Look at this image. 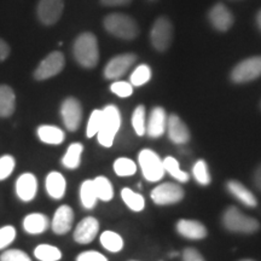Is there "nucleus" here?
I'll return each instance as SVG.
<instances>
[{
	"label": "nucleus",
	"mask_w": 261,
	"mask_h": 261,
	"mask_svg": "<svg viewBox=\"0 0 261 261\" xmlns=\"http://www.w3.org/2000/svg\"><path fill=\"white\" fill-rule=\"evenodd\" d=\"M114 171L119 177H132L137 172V165L130 159L120 158L114 162Z\"/></svg>",
	"instance_id": "obj_33"
},
{
	"label": "nucleus",
	"mask_w": 261,
	"mask_h": 261,
	"mask_svg": "<svg viewBox=\"0 0 261 261\" xmlns=\"http://www.w3.org/2000/svg\"><path fill=\"white\" fill-rule=\"evenodd\" d=\"M182 261H205L202 254L195 248H185L182 252Z\"/></svg>",
	"instance_id": "obj_42"
},
{
	"label": "nucleus",
	"mask_w": 261,
	"mask_h": 261,
	"mask_svg": "<svg viewBox=\"0 0 261 261\" xmlns=\"http://www.w3.org/2000/svg\"><path fill=\"white\" fill-rule=\"evenodd\" d=\"M34 255L40 261H58L62 257L61 250L50 244H40L35 248Z\"/></svg>",
	"instance_id": "obj_31"
},
{
	"label": "nucleus",
	"mask_w": 261,
	"mask_h": 261,
	"mask_svg": "<svg viewBox=\"0 0 261 261\" xmlns=\"http://www.w3.org/2000/svg\"><path fill=\"white\" fill-rule=\"evenodd\" d=\"M150 79H151V69H150V67L146 64H140L130 75V85L132 86H143Z\"/></svg>",
	"instance_id": "obj_35"
},
{
	"label": "nucleus",
	"mask_w": 261,
	"mask_h": 261,
	"mask_svg": "<svg viewBox=\"0 0 261 261\" xmlns=\"http://www.w3.org/2000/svg\"><path fill=\"white\" fill-rule=\"evenodd\" d=\"M167 133L169 139L174 144H187L190 140V130L182 120L175 114L168 116L167 119Z\"/></svg>",
	"instance_id": "obj_15"
},
{
	"label": "nucleus",
	"mask_w": 261,
	"mask_h": 261,
	"mask_svg": "<svg viewBox=\"0 0 261 261\" xmlns=\"http://www.w3.org/2000/svg\"><path fill=\"white\" fill-rule=\"evenodd\" d=\"M150 2H156V0H150Z\"/></svg>",
	"instance_id": "obj_48"
},
{
	"label": "nucleus",
	"mask_w": 261,
	"mask_h": 261,
	"mask_svg": "<svg viewBox=\"0 0 261 261\" xmlns=\"http://www.w3.org/2000/svg\"><path fill=\"white\" fill-rule=\"evenodd\" d=\"M178 233L189 240H203L207 237V228L201 221L180 219L175 225Z\"/></svg>",
	"instance_id": "obj_19"
},
{
	"label": "nucleus",
	"mask_w": 261,
	"mask_h": 261,
	"mask_svg": "<svg viewBox=\"0 0 261 261\" xmlns=\"http://www.w3.org/2000/svg\"><path fill=\"white\" fill-rule=\"evenodd\" d=\"M139 167L142 169L143 177L150 182L161 180L165 175L163 161L155 151L150 149H144L138 155Z\"/></svg>",
	"instance_id": "obj_5"
},
{
	"label": "nucleus",
	"mask_w": 261,
	"mask_h": 261,
	"mask_svg": "<svg viewBox=\"0 0 261 261\" xmlns=\"http://www.w3.org/2000/svg\"><path fill=\"white\" fill-rule=\"evenodd\" d=\"M0 261H32L31 257L19 249H9L0 255Z\"/></svg>",
	"instance_id": "obj_40"
},
{
	"label": "nucleus",
	"mask_w": 261,
	"mask_h": 261,
	"mask_svg": "<svg viewBox=\"0 0 261 261\" xmlns=\"http://www.w3.org/2000/svg\"><path fill=\"white\" fill-rule=\"evenodd\" d=\"M254 184L261 191V165L256 168L255 173H254Z\"/></svg>",
	"instance_id": "obj_45"
},
{
	"label": "nucleus",
	"mask_w": 261,
	"mask_h": 261,
	"mask_svg": "<svg viewBox=\"0 0 261 261\" xmlns=\"http://www.w3.org/2000/svg\"><path fill=\"white\" fill-rule=\"evenodd\" d=\"M100 244L109 252L117 253L123 248V240L119 233L114 231H104L100 234Z\"/></svg>",
	"instance_id": "obj_30"
},
{
	"label": "nucleus",
	"mask_w": 261,
	"mask_h": 261,
	"mask_svg": "<svg viewBox=\"0 0 261 261\" xmlns=\"http://www.w3.org/2000/svg\"><path fill=\"white\" fill-rule=\"evenodd\" d=\"M137 56L135 54H123L115 56L106 65L104 76L107 79H119L129 70V68L136 63Z\"/></svg>",
	"instance_id": "obj_12"
},
{
	"label": "nucleus",
	"mask_w": 261,
	"mask_h": 261,
	"mask_svg": "<svg viewBox=\"0 0 261 261\" xmlns=\"http://www.w3.org/2000/svg\"><path fill=\"white\" fill-rule=\"evenodd\" d=\"M146 112L144 106H138L135 109L132 115V126L135 132L138 135L139 137L145 135L146 130Z\"/></svg>",
	"instance_id": "obj_34"
},
{
	"label": "nucleus",
	"mask_w": 261,
	"mask_h": 261,
	"mask_svg": "<svg viewBox=\"0 0 261 261\" xmlns=\"http://www.w3.org/2000/svg\"><path fill=\"white\" fill-rule=\"evenodd\" d=\"M94 189H96L97 198L100 201L108 202L113 200L114 188L110 180L106 177H97L93 179Z\"/></svg>",
	"instance_id": "obj_29"
},
{
	"label": "nucleus",
	"mask_w": 261,
	"mask_h": 261,
	"mask_svg": "<svg viewBox=\"0 0 261 261\" xmlns=\"http://www.w3.org/2000/svg\"><path fill=\"white\" fill-rule=\"evenodd\" d=\"M184 189L175 182H162L151 191V200L158 205L175 204L184 198Z\"/></svg>",
	"instance_id": "obj_6"
},
{
	"label": "nucleus",
	"mask_w": 261,
	"mask_h": 261,
	"mask_svg": "<svg viewBox=\"0 0 261 261\" xmlns=\"http://www.w3.org/2000/svg\"><path fill=\"white\" fill-rule=\"evenodd\" d=\"M104 28L114 37L123 40H133L139 34L137 22L130 16L123 14H112L104 18Z\"/></svg>",
	"instance_id": "obj_3"
},
{
	"label": "nucleus",
	"mask_w": 261,
	"mask_h": 261,
	"mask_svg": "<svg viewBox=\"0 0 261 261\" xmlns=\"http://www.w3.org/2000/svg\"><path fill=\"white\" fill-rule=\"evenodd\" d=\"M121 197L130 211L142 212L145 208V198L140 194H137V192L130 190L129 188L122 189Z\"/></svg>",
	"instance_id": "obj_28"
},
{
	"label": "nucleus",
	"mask_w": 261,
	"mask_h": 261,
	"mask_svg": "<svg viewBox=\"0 0 261 261\" xmlns=\"http://www.w3.org/2000/svg\"><path fill=\"white\" fill-rule=\"evenodd\" d=\"M103 5L108 6H117V5H126L130 0H100Z\"/></svg>",
	"instance_id": "obj_44"
},
{
	"label": "nucleus",
	"mask_w": 261,
	"mask_h": 261,
	"mask_svg": "<svg viewBox=\"0 0 261 261\" xmlns=\"http://www.w3.org/2000/svg\"><path fill=\"white\" fill-rule=\"evenodd\" d=\"M74 57L81 67L94 68L99 60L97 38L92 33H83L74 42Z\"/></svg>",
	"instance_id": "obj_1"
},
{
	"label": "nucleus",
	"mask_w": 261,
	"mask_h": 261,
	"mask_svg": "<svg viewBox=\"0 0 261 261\" xmlns=\"http://www.w3.org/2000/svg\"><path fill=\"white\" fill-rule=\"evenodd\" d=\"M210 21L213 27L217 31L226 32L231 28L233 23L232 14L228 11V9L223 4H217L211 9L210 14H208Z\"/></svg>",
	"instance_id": "obj_17"
},
{
	"label": "nucleus",
	"mask_w": 261,
	"mask_h": 261,
	"mask_svg": "<svg viewBox=\"0 0 261 261\" xmlns=\"http://www.w3.org/2000/svg\"><path fill=\"white\" fill-rule=\"evenodd\" d=\"M84 146L80 143H73L69 148H68L67 152L62 159V163L65 168L68 169H75L80 166L81 162V155H83Z\"/></svg>",
	"instance_id": "obj_25"
},
{
	"label": "nucleus",
	"mask_w": 261,
	"mask_h": 261,
	"mask_svg": "<svg viewBox=\"0 0 261 261\" xmlns=\"http://www.w3.org/2000/svg\"><path fill=\"white\" fill-rule=\"evenodd\" d=\"M64 63V55L62 52H51L37 67V69L34 71V79L42 81L54 77L55 75L60 74L63 70Z\"/></svg>",
	"instance_id": "obj_9"
},
{
	"label": "nucleus",
	"mask_w": 261,
	"mask_h": 261,
	"mask_svg": "<svg viewBox=\"0 0 261 261\" xmlns=\"http://www.w3.org/2000/svg\"><path fill=\"white\" fill-rule=\"evenodd\" d=\"M74 223V212L69 205L63 204L56 211L52 219L51 227L56 234H65L69 232Z\"/></svg>",
	"instance_id": "obj_16"
},
{
	"label": "nucleus",
	"mask_w": 261,
	"mask_h": 261,
	"mask_svg": "<svg viewBox=\"0 0 261 261\" xmlns=\"http://www.w3.org/2000/svg\"><path fill=\"white\" fill-rule=\"evenodd\" d=\"M16 237V230L14 226H4L0 228V249H4L14 242Z\"/></svg>",
	"instance_id": "obj_39"
},
{
	"label": "nucleus",
	"mask_w": 261,
	"mask_h": 261,
	"mask_svg": "<svg viewBox=\"0 0 261 261\" xmlns=\"http://www.w3.org/2000/svg\"><path fill=\"white\" fill-rule=\"evenodd\" d=\"M163 161V168H165V172L168 173L171 177H173L175 180L179 182H187L189 181V174L187 172H184L179 166V162L177 159L172 158V156H167Z\"/></svg>",
	"instance_id": "obj_26"
},
{
	"label": "nucleus",
	"mask_w": 261,
	"mask_h": 261,
	"mask_svg": "<svg viewBox=\"0 0 261 261\" xmlns=\"http://www.w3.org/2000/svg\"><path fill=\"white\" fill-rule=\"evenodd\" d=\"M67 189V181L60 172H51L46 177V191L55 200L63 198Z\"/></svg>",
	"instance_id": "obj_22"
},
{
	"label": "nucleus",
	"mask_w": 261,
	"mask_h": 261,
	"mask_svg": "<svg viewBox=\"0 0 261 261\" xmlns=\"http://www.w3.org/2000/svg\"><path fill=\"white\" fill-rule=\"evenodd\" d=\"M10 52H11V48H10L8 42L0 38V62L5 61L9 57Z\"/></svg>",
	"instance_id": "obj_43"
},
{
	"label": "nucleus",
	"mask_w": 261,
	"mask_h": 261,
	"mask_svg": "<svg viewBox=\"0 0 261 261\" xmlns=\"http://www.w3.org/2000/svg\"><path fill=\"white\" fill-rule=\"evenodd\" d=\"M15 159L11 155H4L0 158V180H4L10 177L15 168Z\"/></svg>",
	"instance_id": "obj_37"
},
{
	"label": "nucleus",
	"mask_w": 261,
	"mask_h": 261,
	"mask_svg": "<svg viewBox=\"0 0 261 261\" xmlns=\"http://www.w3.org/2000/svg\"><path fill=\"white\" fill-rule=\"evenodd\" d=\"M102 119H103L102 110H93L86 127L87 138H92V137L97 136V133L99 132L100 125H102Z\"/></svg>",
	"instance_id": "obj_36"
},
{
	"label": "nucleus",
	"mask_w": 261,
	"mask_h": 261,
	"mask_svg": "<svg viewBox=\"0 0 261 261\" xmlns=\"http://www.w3.org/2000/svg\"><path fill=\"white\" fill-rule=\"evenodd\" d=\"M241 261H255V260H250V259H244V260H241Z\"/></svg>",
	"instance_id": "obj_47"
},
{
	"label": "nucleus",
	"mask_w": 261,
	"mask_h": 261,
	"mask_svg": "<svg viewBox=\"0 0 261 261\" xmlns=\"http://www.w3.org/2000/svg\"><path fill=\"white\" fill-rule=\"evenodd\" d=\"M38 191V180L32 173H23L16 182V192L19 200L29 202L35 197Z\"/></svg>",
	"instance_id": "obj_18"
},
{
	"label": "nucleus",
	"mask_w": 261,
	"mask_h": 261,
	"mask_svg": "<svg viewBox=\"0 0 261 261\" xmlns=\"http://www.w3.org/2000/svg\"><path fill=\"white\" fill-rule=\"evenodd\" d=\"M50 226V221L45 214L32 213L27 215L23 220V228L25 232L31 234L44 233Z\"/></svg>",
	"instance_id": "obj_21"
},
{
	"label": "nucleus",
	"mask_w": 261,
	"mask_h": 261,
	"mask_svg": "<svg viewBox=\"0 0 261 261\" xmlns=\"http://www.w3.org/2000/svg\"><path fill=\"white\" fill-rule=\"evenodd\" d=\"M256 23H257V27H259V29L261 31V10L256 15Z\"/></svg>",
	"instance_id": "obj_46"
},
{
	"label": "nucleus",
	"mask_w": 261,
	"mask_h": 261,
	"mask_svg": "<svg viewBox=\"0 0 261 261\" xmlns=\"http://www.w3.org/2000/svg\"><path fill=\"white\" fill-rule=\"evenodd\" d=\"M167 114L161 107H155L149 115L145 133L150 138H160L165 135L167 128Z\"/></svg>",
	"instance_id": "obj_14"
},
{
	"label": "nucleus",
	"mask_w": 261,
	"mask_h": 261,
	"mask_svg": "<svg viewBox=\"0 0 261 261\" xmlns=\"http://www.w3.org/2000/svg\"><path fill=\"white\" fill-rule=\"evenodd\" d=\"M63 0H40L38 4V17L45 25L55 24L63 14Z\"/></svg>",
	"instance_id": "obj_11"
},
{
	"label": "nucleus",
	"mask_w": 261,
	"mask_h": 261,
	"mask_svg": "<svg viewBox=\"0 0 261 261\" xmlns=\"http://www.w3.org/2000/svg\"><path fill=\"white\" fill-rule=\"evenodd\" d=\"M76 261H108V259L96 250H86L77 255Z\"/></svg>",
	"instance_id": "obj_41"
},
{
	"label": "nucleus",
	"mask_w": 261,
	"mask_h": 261,
	"mask_svg": "<svg viewBox=\"0 0 261 261\" xmlns=\"http://www.w3.org/2000/svg\"><path fill=\"white\" fill-rule=\"evenodd\" d=\"M16 109L14 90L8 85H0V117H9Z\"/></svg>",
	"instance_id": "obj_23"
},
{
	"label": "nucleus",
	"mask_w": 261,
	"mask_h": 261,
	"mask_svg": "<svg viewBox=\"0 0 261 261\" xmlns=\"http://www.w3.org/2000/svg\"><path fill=\"white\" fill-rule=\"evenodd\" d=\"M102 112V125L99 132L97 133L98 142L104 148H110L113 146L117 132L121 127V114L115 106H107Z\"/></svg>",
	"instance_id": "obj_2"
},
{
	"label": "nucleus",
	"mask_w": 261,
	"mask_h": 261,
	"mask_svg": "<svg viewBox=\"0 0 261 261\" xmlns=\"http://www.w3.org/2000/svg\"><path fill=\"white\" fill-rule=\"evenodd\" d=\"M192 175H194L195 180L202 187H207L212 181L210 169H208V165L204 160H198L197 162H195L194 167H192Z\"/></svg>",
	"instance_id": "obj_32"
},
{
	"label": "nucleus",
	"mask_w": 261,
	"mask_h": 261,
	"mask_svg": "<svg viewBox=\"0 0 261 261\" xmlns=\"http://www.w3.org/2000/svg\"><path fill=\"white\" fill-rule=\"evenodd\" d=\"M261 76V56L249 57L238 63L231 73V79L237 84L249 83Z\"/></svg>",
	"instance_id": "obj_8"
},
{
	"label": "nucleus",
	"mask_w": 261,
	"mask_h": 261,
	"mask_svg": "<svg viewBox=\"0 0 261 261\" xmlns=\"http://www.w3.org/2000/svg\"><path fill=\"white\" fill-rule=\"evenodd\" d=\"M110 90L113 93L121 98L129 97L133 93V86L130 83H126V81H116L110 86Z\"/></svg>",
	"instance_id": "obj_38"
},
{
	"label": "nucleus",
	"mask_w": 261,
	"mask_h": 261,
	"mask_svg": "<svg viewBox=\"0 0 261 261\" xmlns=\"http://www.w3.org/2000/svg\"><path fill=\"white\" fill-rule=\"evenodd\" d=\"M152 45L158 51L165 52L171 46L173 40V25L167 17H159L150 33Z\"/></svg>",
	"instance_id": "obj_7"
},
{
	"label": "nucleus",
	"mask_w": 261,
	"mask_h": 261,
	"mask_svg": "<svg viewBox=\"0 0 261 261\" xmlns=\"http://www.w3.org/2000/svg\"><path fill=\"white\" fill-rule=\"evenodd\" d=\"M80 200L86 210H92L97 203V194L93 180H85L80 188Z\"/></svg>",
	"instance_id": "obj_27"
},
{
	"label": "nucleus",
	"mask_w": 261,
	"mask_h": 261,
	"mask_svg": "<svg viewBox=\"0 0 261 261\" xmlns=\"http://www.w3.org/2000/svg\"><path fill=\"white\" fill-rule=\"evenodd\" d=\"M223 225L231 232L250 234L256 232L260 228V224L256 219L243 214L237 207H228L224 212Z\"/></svg>",
	"instance_id": "obj_4"
},
{
	"label": "nucleus",
	"mask_w": 261,
	"mask_h": 261,
	"mask_svg": "<svg viewBox=\"0 0 261 261\" xmlns=\"http://www.w3.org/2000/svg\"><path fill=\"white\" fill-rule=\"evenodd\" d=\"M38 137L45 144L58 145L63 142L65 135L63 130L56 126L42 125L38 128Z\"/></svg>",
	"instance_id": "obj_24"
},
{
	"label": "nucleus",
	"mask_w": 261,
	"mask_h": 261,
	"mask_svg": "<svg viewBox=\"0 0 261 261\" xmlns=\"http://www.w3.org/2000/svg\"><path fill=\"white\" fill-rule=\"evenodd\" d=\"M226 188L228 192H230L234 198H237L241 203L246 205V207L254 208L257 205L256 197L249 189L244 187L242 182H240L238 180H230L227 181Z\"/></svg>",
	"instance_id": "obj_20"
},
{
	"label": "nucleus",
	"mask_w": 261,
	"mask_h": 261,
	"mask_svg": "<svg viewBox=\"0 0 261 261\" xmlns=\"http://www.w3.org/2000/svg\"><path fill=\"white\" fill-rule=\"evenodd\" d=\"M61 115L63 120L64 126L68 129L74 132L79 128L81 120H83V108L76 98L69 97L62 103Z\"/></svg>",
	"instance_id": "obj_10"
},
{
	"label": "nucleus",
	"mask_w": 261,
	"mask_h": 261,
	"mask_svg": "<svg viewBox=\"0 0 261 261\" xmlns=\"http://www.w3.org/2000/svg\"><path fill=\"white\" fill-rule=\"evenodd\" d=\"M99 231V221L93 217L85 218L77 224L74 231V240L79 244H89L97 237Z\"/></svg>",
	"instance_id": "obj_13"
}]
</instances>
